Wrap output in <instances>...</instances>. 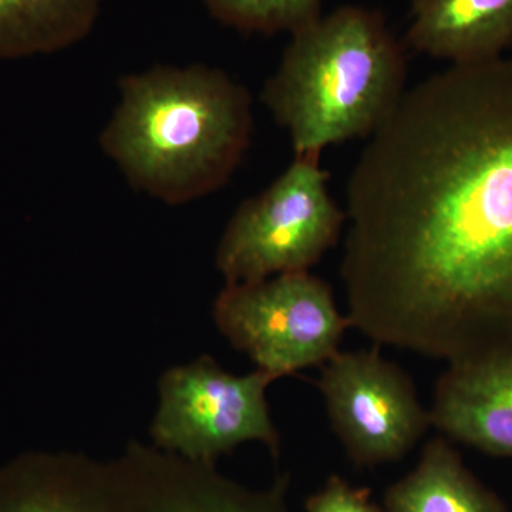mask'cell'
Instances as JSON below:
<instances>
[{"instance_id":"13","label":"cell","mask_w":512,"mask_h":512,"mask_svg":"<svg viewBox=\"0 0 512 512\" xmlns=\"http://www.w3.org/2000/svg\"><path fill=\"white\" fill-rule=\"evenodd\" d=\"M325 0H202L208 13L242 33L298 32L322 16Z\"/></svg>"},{"instance_id":"1","label":"cell","mask_w":512,"mask_h":512,"mask_svg":"<svg viewBox=\"0 0 512 512\" xmlns=\"http://www.w3.org/2000/svg\"><path fill=\"white\" fill-rule=\"evenodd\" d=\"M350 328L450 363L512 353V60L406 90L350 174Z\"/></svg>"},{"instance_id":"4","label":"cell","mask_w":512,"mask_h":512,"mask_svg":"<svg viewBox=\"0 0 512 512\" xmlns=\"http://www.w3.org/2000/svg\"><path fill=\"white\" fill-rule=\"evenodd\" d=\"M286 495L288 478L249 490L138 446L111 463L39 456L0 468V512H291Z\"/></svg>"},{"instance_id":"3","label":"cell","mask_w":512,"mask_h":512,"mask_svg":"<svg viewBox=\"0 0 512 512\" xmlns=\"http://www.w3.org/2000/svg\"><path fill=\"white\" fill-rule=\"evenodd\" d=\"M404 47L382 13L340 6L291 35L261 100L291 137L295 156L369 140L406 93Z\"/></svg>"},{"instance_id":"7","label":"cell","mask_w":512,"mask_h":512,"mask_svg":"<svg viewBox=\"0 0 512 512\" xmlns=\"http://www.w3.org/2000/svg\"><path fill=\"white\" fill-rule=\"evenodd\" d=\"M272 382L261 370L232 375L208 356L168 370L151 427L154 443L208 466L245 441H261L278 457L279 434L266 403Z\"/></svg>"},{"instance_id":"10","label":"cell","mask_w":512,"mask_h":512,"mask_svg":"<svg viewBox=\"0 0 512 512\" xmlns=\"http://www.w3.org/2000/svg\"><path fill=\"white\" fill-rule=\"evenodd\" d=\"M407 43L451 66L490 62L512 46V0H410Z\"/></svg>"},{"instance_id":"2","label":"cell","mask_w":512,"mask_h":512,"mask_svg":"<svg viewBox=\"0 0 512 512\" xmlns=\"http://www.w3.org/2000/svg\"><path fill=\"white\" fill-rule=\"evenodd\" d=\"M100 147L134 190L168 205L221 190L251 146L247 87L207 64L151 67L119 82Z\"/></svg>"},{"instance_id":"11","label":"cell","mask_w":512,"mask_h":512,"mask_svg":"<svg viewBox=\"0 0 512 512\" xmlns=\"http://www.w3.org/2000/svg\"><path fill=\"white\" fill-rule=\"evenodd\" d=\"M384 512H508L504 501L463 463L456 448L437 437L419 463L384 493Z\"/></svg>"},{"instance_id":"12","label":"cell","mask_w":512,"mask_h":512,"mask_svg":"<svg viewBox=\"0 0 512 512\" xmlns=\"http://www.w3.org/2000/svg\"><path fill=\"white\" fill-rule=\"evenodd\" d=\"M104 0H0V59L69 49L92 33Z\"/></svg>"},{"instance_id":"5","label":"cell","mask_w":512,"mask_h":512,"mask_svg":"<svg viewBox=\"0 0 512 512\" xmlns=\"http://www.w3.org/2000/svg\"><path fill=\"white\" fill-rule=\"evenodd\" d=\"M328 178L320 157L295 156L274 183L239 205L215 255L227 284L309 272L338 244L348 215Z\"/></svg>"},{"instance_id":"14","label":"cell","mask_w":512,"mask_h":512,"mask_svg":"<svg viewBox=\"0 0 512 512\" xmlns=\"http://www.w3.org/2000/svg\"><path fill=\"white\" fill-rule=\"evenodd\" d=\"M306 512H384L370 498L367 488L355 487L345 478L330 476L305 503Z\"/></svg>"},{"instance_id":"8","label":"cell","mask_w":512,"mask_h":512,"mask_svg":"<svg viewBox=\"0 0 512 512\" xmlns=\"http://www.w3.org/2000/svg\"><path fill=\"white\" fill-rule=\"evenodd\" d=\"M320 370L330 426L356 466L402 460L431 426L412 379L379 350H339Z\"/></svg>"},{"instance_id":"6","label":"cell","mask_w":512,"mask_h":512,"mask_svg":"<svg viewBox=\"0 0 512 512\" xmlns=\"http://www.w3.org/2000/svg\"><path fill=\"white\" fill-rule=\"evenodd\" d=\"M214 318L229 343L272 380L322 367L350 328L332 288L309 272L227 284Z\"/></svg>"},{"instance_id":"9","label":"cell","mask_w":512,"mask_h":512,"mask_svg":"<svg viewBox=\"0 0 512 512\" xmlns=\"http://www.w3.org/2000/svg\"><path fill=\"white\" fill-rule=\"evenodd\" d=\"M430 424L494 457H512V353L450 363L437 380Z\"/></svg>"}]
</instances>
